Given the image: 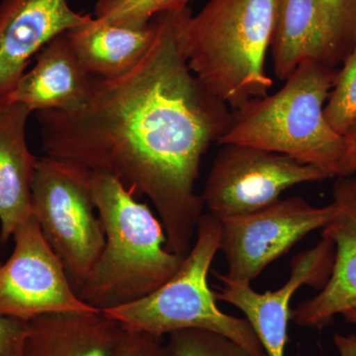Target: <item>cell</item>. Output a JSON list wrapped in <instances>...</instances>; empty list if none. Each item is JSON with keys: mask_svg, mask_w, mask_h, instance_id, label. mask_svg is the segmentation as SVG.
Returning a JSON list of instances; mask_svg holds the SVG:
<instances>
[{"mask_svg": "<svg viewBox=\"0 0 356 356\" xmlns=\"http://www.w3.org/2000/svg\"><path fill=\"white\" fill-rule=\"evenodd\" d=\"M191 11L156 16L142 60L123 76L95 77L81 108L37 113L47 156L107 173L136 197L146 195L165 229L166 250L182 257L205 207L195 192L201 161L233 113L187 65L181 32Z\"/></svg>", "mask_w": 356, "mask_h": 356, "instance_id": "cell-1", "label": "cell"}, {"mask_svg": "<svg viewBox=\"0 0 356 356\" xmlns=\"http://www.w3.org/2000/svg\"><path fill=\"white\" fill-rule=\"evenodd\" d=\"M90 185L105 245L77 295L103 312L153 293L177 273L184 257L166 250L161 220L120 180L90 172Z\"/></svg>", "mask_w": 356, "mask_h": 356, "instance_id": "cell-2", "label": "cell"}, {"mask_svg": "<svg viewBox=\"0 0 356 356\" xmlns=\"http://www.w3.org/2000/svg\"><path fill=\"white\" fill-rule=\"evenodd\" d=\"M274 0H209L182 26L187 65L232 110L269 95L266 58L273 39Z\"/></svg>", "mask_w": 356, "mask_h": 356, "instance_id": "cell-3", "label": "cell"}, {"mask_svg": "<svg viewBox=\"0 0 356 356\" xmlns=\"http://www.w3.org/2000/svg\"><path fill=\"white\" fill-rule=\"evenodd\" d=\"M337 74L336 67L324 63H302L277 92L232 110L229 129L218 143L285 154L339 177L346 142L325 116Z\"/></svg>", "mask_w": 356, "mask_h": 356, "instance_id": "cell-4", "label": "cell"}, {"mask_svg": "<svg viewBox=\"0 0 356 356\" xmlns=\"http://www.w3.org/2000/svg\"><path fill=\"white\" fill-rule=\"evenodd\" d=\"M196 236L181 266L165 284L144 298L103 313L128 331L163 337L180 330H206L229 337L252 356H267L247 318L220 310L208 284V273L220 250L219 219L203 215Z\"/></svg>", "mask_w": 356, "mask_h": 356, "instance_id": "cell-5", "label": "cell"}, {"mask_svg": "<svg viewBox=\"0 0 356 356\" xmlns=\"http://www.w3.org/2000/svg\"><path fill=\"white\" fill-rule=\"evenodd\" d=\"M32 214L77 294L105 245L90 170L49 156L40 158L32 185Z\"/></svg>", "mask_w": 356, "mask_h": 356, "instance_id": "cell-6", "label": "cell"}, {"mask_svg": "<svg viewBox=\"0 0 356 356\" xmlns=\"http://www.w3.org/2000/svg\"><path fill=\"white\" fill-rule=\"evenodd\" d=\"M331 177L322 168L285 154L226 144L218 152L201 196L210 214L221 219L262 209L295 185Z\"/></svg>", "mask_w": 356, "mask_h": 356, "instance_id": "cell-7", "label": "cell"}, {"mask_svg": "<svg viewBox=\"0 0 356 356\" xmlns=\"http://www.w3.org/2000/svg\"><path fill=\"white\" fill-rule=\"evenodd\" d=\"M337 212L334 201L314 207L300 196L280 199L248 214L221 218L226 273L219 280L252 283L264 268L316 229H324Z\"/></svg>", "mask_w": 356, "mask_h": 356, "instance_id": "cell-8", "label": "cell"}, {"mask_svg": "<svg viewBox=\"0 0 356 356\" xmlns=\"http://www.w3.org/2000/svg\"><path fill=\"white\" fill-rule=\"evenodd\" d=\"M13 238V254L0 264V316L30 321L47 314L102 312L79 298L33 215Z\"/></svg>", "mask_w": 356, "mask_h": 356, "instance_id": "cell-9", "label": "cell"}, {"mask_svg": "<svg viewBox=\"0 0 356 356\" xmlns=\"http://www.w3.org/2000/svg\"><path fill=\"white\" fill-rule=\"evenodd\" d=\"M334 254L336 248L332 238L322 235V240L315 247L293 257L289 278L280 289L259 293L252 289L250 283L220 280L222 287L214 292L215 298L245 314L267 356H285L292 297L305 285L324 287L331 275Z\"/></svg>", "mask_w": 356, "mask_h": 356, "instance_id": "cell-10", "label": "cell"}, {"mask_svg": "<svg viewBox=\"0 0 356 356\" xmlns=\"http://www.w3.org/2000/svg\"><path fill=\"white\" fill-rule=\"evenodd\" d=\"M91 17L72 10L67 0L0 2V107L8 104L16 84L51 40Z\"/></svg>", "mask_w": 356, "mask_h": 356, "instance_id": "cell-11", "label": "cell"}, {"mask_svg": "<svg viewBox=\"0 0 356 356\" xmlns=\"http://www.w3.org/2000/svg\"><path fill=\"white\" fill-rule=\"evenodd\" d=\"M334 201L336 214L323 229L336 248L334 266L322 291L291 311L290 320L300 327L320 329L356 309V178L337 179Z\"/></svg>", "mask_w": 356, "mask_h": 356, "instance_id": "cell-12", "label": "cell"}, {"mask_svg": "<svg viewBox=\"0 0 356 356\" xmlns=\"http://www.w3.org/2000/svg\"><path fill=\"white\" fill-rule=\"evenodd\" d=\"M35 60L34 67L16 84L9 103H21L38 113L72 111L88 102L95 76L81 67L65 33L51 40Z\"/></svg>", "mask_w": 356, "mask_h": 356, "instance_id": "cell-13", "label": "cell"}, {"mask_svg": "<svg viewBox=\"0 0 356 356\" xmlns=\"http://www.w3.org/2000/svg\"><path fill=\"white\" fill-rule=\"evenodd\" d=\"M25 105L0 107V243L32 216V185L38 158L26 142V124L31 114Z\"/></svg>", "mask_w": 356, "mask_h": 356, "instance_id": "cell-14", "label": "cell"}, {"mask_svg": "<svg viewBox=\"0 0 356 356\" xmlns=\"http://www.w3.org/2000/svg\"><path fill=\"white\" fill-rule=\"evenodd\" d=\"M123 334L103 312L47 314L29 321L22 356H117Z\"/></svg>", "mask_w": 356, "mask_h": 356, "instance_id": "cell-15", "label": "cell"}, {"mask_svg": "<svg viewBox=\"0 0 356 356\" xmlns=\"http://www.w3.org/2000/svg\"><path fill=\"white\" fill-rule=\"evenodd\" d=\"M271 53L275 76L286 81L302 63L336 67L337 60L318 0H274Z\"/></svg>", "mask_w": 356, "mask_h": 356, "instance_id": "cell-16", "label": "cell"}, {"mask_svg": "<svg viewBox=\"0 0 356 356\" xmlns=\"http://www.w3.org/2000/svg\"><path fill=\"white\" fill-rule=\"evenodd\" d=\"M154 20L143 27H128L90 18L65 32L72 51L91 76H123L142 60L154 36Z\"/></svg>", "mask_w": 356, "mask_h": 356, "instance_id": "cell-17", "label": "cell"}, {"mask_svg": "<svg viewBox=\"0 0 356 356\" xmlns=\"http://www.w3.org/2000/svg\"><path fill=\"white\" fill-rule=\"evenodd\" d=\"M191 0H97L95 17L112 24L143 27L159 14L179 10Z\"/></svg>", "mask_w": 356, "mask_h": 356, "instance_id": "cell-18", "label": "cell"}, {"mask_svg": "<svg viewBox=\"0 0 356 356\" xmlns=\"http://www.w3.org/2000/svg\"><path fill=\"white\" fill-rule=\"evenodd\" d=\"M165 356H252L229 337L206 330L187 329L168 334Z\"/></svg>", "mask_w": 356, "mask_h": 356, "instance_id": "cell-19", "label": "cell"}, {"mask_svg": "<svg viewBox=\"0 0 356 356\" xmlns=\"http://www.w3.org/2000/svg\"><path fill=\"white\" fill-rule=\"evenodd\" d=\"M325 116L331 127L341 135L356 120V44L337 74L325 106Z\"/></svg>", "mask_w": 356, "mask_h": 356, "instance_id": "cell-20", "label": "cell"}, {"mask_svg": "<svg viewBox=\"0 0 356 356\" xmlns=\"http://www.w3.org/2000/svg\"><path fill=\"white\" fill-rule=\"evenodd\" d=\"M337 64L343 63L356 44V0H318Z\"/></svg>", "mask_w": 356, "mask_h": 356, "instance_id": "cell-21", "label": "cell"}, {"mask_svg": "<svg viewBox=\"0 0 356 356\" xmlns=\"http://www.w3.org/2000/svg\"><path fill=\"white\" fill-rule=\"evenodd\" d=\"M161 339L163 337L124 329L117 356H165Z\"/></svg>", "mask_w": 356, "mask_h": 356, "instance_id": "cell-22", "label": "cell"}, {"mask_svg": "<svg viewBox=\"0 0 356 356\" xmlns=\"http://www.w3.org/2000/svg\"><path fill=\"white\" fill-rule=\"evenodd\" d=\"M29 321L0 316V356H22Z\"/></svg>", "mask_w": 356, "mask_h": 356, "instance_id": "cell-23", "label": "cell"}, {"mask_svg": "<svg viewBox=\"0 0 356 356\" xmlns=\"http://www.w3.org/2000/svg\"><path fill=\"white\" fill-rule=\"evenodd\" d=\"M343 138L346 151L339 168V177H350L356 172V120L343 134Z\"/></svg>", "mask_w": 356, "mask_h": 356, "instance_id": "cell-24", "label": "cell"}, {"mask_svg": "<svg viewBox=\"0 0 356 356\" xmlns=\"http://www.w3.org/2000/svg\"><path fill=\"white\" fill-rule=\"evenodd\" d=\"M334 343L341 356H356V334H336Z\"/></svg>", "mask_w": 356, "mask_h": 356, "instance_id": "cell-25", "label": "cell"}, {"mask_svg": "<svg viewBox=\"0 0 356 356\" xmlns=\"http://www.w3.org/2000/svg\"><path fill=\"white\" fill-rule=\"evenodd\" d=\"M344 320L350 324L356 325V309H353L343 314Z\"/></svg>", "mask_w": 356, "mask_h": 356, "instance_id": "cell-26", "label": "cell"}]
</instances>
